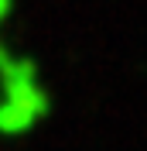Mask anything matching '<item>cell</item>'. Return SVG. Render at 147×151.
Wrapping results in <instances>:
<instances>
[{
	"mask_svg": "<svg viewBox=\"0 0 147 151\" xmlns=\"http://www.w3.org/2000/svg\"><path fill=\"white\" fill-rule=\"evenodd\" d=\"M0 72H4V100H0V131L17 134L34 117L45 113V93L38 89L34 65L31 62H10L0 55Z\"/></svg>",
	"mask_w": 147,
	"mask_h": 151,
	"instance_id": "cell-1",
	"label": "cell"
},
{
	"mask_svg": "<svg viewBox=\"0 0 147 151\" xmlns=\"http://www.w3.org/2000/svg\"><path fill=\"white\" fill-rule=\"evenodd\" d=\"M7 10H10V0H0V17H4Z\"/></svg>",
	"mask_w": 147,
	"mask_h": 151,
	"instance_id": "cell-2",
	"label": "cell"
}]
</instances>
